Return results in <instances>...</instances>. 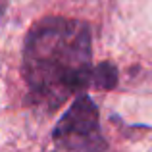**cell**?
Listing matches in <instances>:
<instances>
[{"mask_svg": "<svg viewBox=\"0 0 152 152\" xmlns=\"http://www.w3.org/2000/svg\"><path fill=\"white\" fill-rule=\"evenodd\" d=\"M56 146L67 152H104L108 142L100 131L98 108L89 94H81L58 119L52 131Z\"/></svg>", "mask_w": 152, "mask_h": 152, "instance_id": "cell-2", "label": "cell"}, {"mask_svg": "<svg viewBox=\"0 0 152 152\" xmlns=\"http://www.w3.org/2000/svg\"><path fill=\"white\" fill-rule=\"evenodd\" d=\"M118 85V69L114 64L102 62L93 67V77H91V87H96L102 91H112Z\"/></svg>", "mask_w": 152, "mask_h": 152, "instance_id": "cell-3", "label": "cell"}, {"mask_svg": "<svg viewBox=\"0 0 152 152\" xmlns=\"http://www.w3.org/2000/svg\"><path fill=\"white\" fill-rule=\"evenodd\" d=\"M91 27L81 19L50 15L29 29L23 46V79L29 102L54 112L93 77Z\"/></svg>", "mask_w": 152, "mask_h": 152, "instance_id": "cell-1", "label": "cell"}]
</instances>
